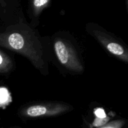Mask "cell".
<instances>
[{
  "instance_id": "obj_7",
  "label": "cell",
  "mask_w": 128,
  "mask_h": 128,
  "mask_svg": "<svg viewBox=\"0 0 128 128\" xmlns=\"http://www.w3.org/2000/svg\"><path fill=\"white\" fill-rule=\"evenodd\" d=\"M125 123H126L125 120H116L114 121H110L106 124L101 127L96 128H122L124 126Z\"/></svg>"
},
{
  "instance_id": "obj_6",
  "label": "cell",
  "mask_w": 128,
  "mask_h": 128,
  "mask_svg": "<svg viewBox=\"0 0 128 128\" xmlns=\"http://www.w3.org/2000/svg\"><path fill=\"white\" fill-rule=\"evenodd\" d=\"M13 68L12 60L8 54L0 50V73H6Z\"/></svg>"
},
{
  "instance_id": "obj_10",
  "label": "cell",
  "mask_w": 128,
  "mask_h": 128,
  "mask_svg": "<svg viewBox=\"0 0 128 128\" xmlns=\"http://www.w3.org/2000/svg\"><path fill=\"white\" fill-rule=\"evenodd\" d=\"M94 114L96 115V118H103L106 117V114L104 112V110L102 108H97L95 110Z\"/></svg>"
},
{
  "instance_id": "obj_11",
  "label": "cell",
  "mask_w": 128,
  "mask_h": 128,
  "mask_svg": "<svg viewBox=\"0 0 128 128\" xmlns=\"http://www.w3.org/2000/svg\"><path fill=\"white\" fill-rule=\"evenodd\" d=\"M17 128V127H14V128Z\"/></svg>"
},
{
  "instance_id": "obj_9",
  "label": "cell",
  "mask_w": 128,
  "mask_h": 128,
  "mask_svg": "<svg viewBox=\"0 0 128 128\" xmlns=\"http://www.w3.org/2000/svg\"><path fill=\"white\" fill-rule=\"evenodd\" d=\"M9 97L10 96L7 90L4 89L0 90V104H4L5 102H8Z\"/></svg>"
},
{
  "instance_id": "obj_2",
  "label": "cell",
  "mask_w": 128,
  "mask_h": 128,
  "mask_svg": "<svg viewBox=\"0 0 128 128\" xmlns=\"http://www.w3.org/2000/svg\"><path fill=\"white\" fill-rule=\"evenodd\" d=\"M87 31L93 36L110 54L125 62H128V51L124 45L99 26L89 24Z\"/></svg>"
},
{
  "instance_id": "obj_4",
  "label": "cell",
  "mask_w": 128,
  "mask_h": 128,
  "mask_svg": "<svg viewBox=\"0 0 128 128\" xmlns=\"http://www.w3.org/2000/svg\"><path fill=\"white\" fill-rule=\"evenodd\" d=\"M72 109L71 105L65 102H46L28 106L21 110V114L23 117L30 118L51 117L64 114Z\"/></svg>"
},
{
  "instance_id": "obj_8",
  "label": "cell",
  "mask_w": 128,
  "mask_h": 128,
  "mask_svg": "<svg viewBox=\"0 0 128 128\" xmlns=\"http://www.w3.org/2000/svg\"><path fill=\"white\" fill-rule=\"evenodd\" d=\"M111 120L109 116H106V117L103 118H95L94 120L92 122V126L96 128L101 127V126H104V125L106 124L108 122H110V120Z\"/></svg>"
},
{
  "instance_id": "obj_3",
  "label": "cell",
  "mask_w": 128,
  "mask_h": 128,
  "mask_svg": "<svg viewBox=\"0 0 128 128\" xmlns=\"http://www.w3.org/2000/svg\"><path fill=\"white\" fill-rule=\"evenodd\" d=\"M54 50L58 60L65 68L76 73L83 72V64L70 42L64 40L57 39L54 42Z\"/></svg>"
},
{
  "instance_id": "obj_1",
  "label": "cell",
  "mask_w": 128,
  "mask_h": 128,
  "mask_svg": "<svg viewBox=\"0 0 128 128\" xmlns=\"http://www.w3.org/2000/svg\"><path fill=\"white\" fill-rule=\"evenodd\" d=\"M0 46L24 56L41 73L46 72L43 48L36 34L28 26H12L0 32Z\"/></svg>"
},
{
  "instance_id": "obj_5",
  "label": "cell",
  "mask_w": 128,
  "mask_h": 128,
  "mask_svg": "<svg viewBox=\"0 0 128 128\" xmlns=\"http://www.w3.org/2000/svg\"><path fill=\"white\" fill-rule=\"evenodd\" d=\"M50 0H34L31 2V10L32 16L38 18L44 9L47 8L51 4Z\"/></svg>"
}]
</instances>
